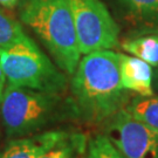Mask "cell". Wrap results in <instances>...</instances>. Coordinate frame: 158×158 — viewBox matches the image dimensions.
<instances>
[{"instance_id": "cell-8", "label": "cell", "mask_w": 158, "mask_h": 158, "mask_svg": "<svg viewBox=\"0 0 158 158\" xmlns=\"http://www.w3.org/2000/svg\"><path fill=\"white\" fill-rule=\"evenodd\" d=\"M68 131L49 130L11 139L0 151V158H39L60 142Z\"/></svg>"}, {"instance_id": "cell-7", "label": "cell", "mask_w": 158, "mask_h": 158, "mask_svg": "<svg viewBox=\"0 0 158 158\" xmlns=\"http://www.w3.org/2000/svg\"><path fill=\"white\" fill-rule=\"evenodd\" d=\"M131 34H158V0H109Z\"/></svg>"}, {"instance_id": "cell-14", "label": "cell", "mask_w": 158, "mask_h": 158, "mask_svg": "<svg viewBox=\"0 0 158 158\" xmlns=\"http://www.w3.org/2000/svg\"><path fill=\"white\" fill-rule=\"evenodd\" d=\"M88 158H124L104 134H98L88 142Z\"/></svg>"}, {"instance_id": "cell-13", "label": "cell", "mask_w": 158, "mask_h": 158, "mask_svg": "<svg viewBox=\"0 0 158 158\" xmlns=\"http://www.w3.org/2000/svg\"><path fill=\"white\" fill-rule=\"evenodd\" d=\"M27 39L21 25L0 10V49L10 48Z\"/></svg>"}, {"instance_id": "cell-15", "label": "cell", "mask_w": 158, "mask_h": 158, "mask_svg": "<svg viewBox=\"0 0 158 158\" xmlns=\"http://www.w3.org/2000/svg\"><path fill=\"white\" fill-rule=\"evenodd\" d=\"M5 88H6V76L5 74H4V72H2V68L0 66V102L2 100Z\"/></svg>"}, {"instance_id": "cell-17", "label": "cell", "mask_w": 158, "mask_h": 158, "mask_svg": "<svg viewBox=\"0 0 158 158\" xmlns=\"http://www.w3.org/2000/svg\"><path fill=\"white\" fill-rule=\"evenodd\" d=\"M4 136H5V131H4V128H2V123H1V117H0V145H1V143H2Z\"/></svg>"}, {"instance_id": "cell-16", "label": "cell", "mask_w": 158, "mask_h": 158, "mask_svg": "<svg viewBox=\"0 0 158 158\" xmlns=\"http://www.w3.org/2000/svg\"><path fill=\"white\" fill-rule=\"evenodd\" d=\"M20 0H0V5L7 8H14L19 4Z\"/></svg>"}, {"instance_id": "cell-9", "label": "cell", "mask_w": 158, "mask_h": 158, "mask_svg": "<svg viewBox=\"0 0 158 158\" xmlns=\"http://www.w3.org/2000/svg\"><path fill=\"white\" fill-rule=\"evenodd\" d=\"M119 76L127 91L148 97L153 95L151 66L136 56L119 54Z\"/></svg>"}, {"instance_id": "cell-6", "label": "cell", "mask_w": 158, "mask_h": 158, "mask_svg": "<svg viewBox=\"0 0 158 158\" xmlns=\"http://www.w3.org/2000/svg\"><path fill=\"white\" fill-rule=\"evenodd\" d=\"M104 135L124 158H158V130L125 108L108 119Z\"/></svg>"}, {"instance_id": "cell-11", "label": "cell", "mask_w": 158, "mask_h": 158, "mask_svg": "<svg viewBox=\"0 0 158 158\" xmlns=\"http://www.w3.org/2000/svg\"><path fill=\"white\" fill-rule=\"evenodd\" d=\"M85 137L82 134L67 132L60 142L39 158H76L85 151Z\"/></svg>"}, {"instance_id": "cell-12", "label": "cell", "mask_w": 158, "mask_h": 158, "mask_svg": "<svg viewBox=\"0 0 158 158\" xmlns=\"http://www.w3.org/2000/svg\"><path fill=\"white\" fill-rule=\"evenodd\" d=\"M124 108L134 117L158 130V96H141Z\"/></svg>"}, {"instance_id": "cell-3", "label": "cell", "mask_w": 158, "mask_h": 158, "mask_svg": "<svg viewBox=\"0 0 158 158\" xmlns=\"http://www.w3.org/2000/svg\"><path fill=\"white\" fill-rule=\"evenodd\" d=\"M70 116H76L73 102L62 93L7 85L0 102L1 123L8 139L34 135Z\"/></svg>"}, {"instance_id": "cell-2", "label": "cell", "mask_w": 158, "mask_h": 158, "mask_svg": "<svg viewBox=\"0 0 158 158\" xmlns=\"http://www.w3.org/2000/svg\"><path fill=\"white\" fill-rule=\"evenodd\" d=\"M19 15L39 36L57 67L73 75L81 51L69 0H21Z\"/></svg>"}, {"instance_id": "cell-1", "label": "cell", "mask_w": 158, "mask_h": 158, "mask_svg": "<svg viewBox=\"0 0 158 158\" xmlns=\"http://www.w3.org/2000/svg\"><path fill=\"white\" fill-rule=\"evenodd\" d=\"M70 89L77 118L88 123L108 121L128 100L121 83L119 54L110 49L85 54L74 72Z\"/></svg>"}, {"instance_id": "cell-18", "label": "cell", "mask_w": 158, "mask_h": 158, "mask_svg": "<svg viewBox=\"0 0 158 158\" xmlns=\"http://www.w3.org/2000/svg\"><path fill=\"white\" fill-rule=\"evenodd\" d=\"M155 83H156V87L158 89V67H157V73H156V76H155Z\"/></svg>"}, {"instance_id": "cell-5", "label": "cell", "mask_w": 158, "mask_h": 158, "mask_svg": "<svg viewBox=\"0 0 158 158\" xmlns=\"http://www.w3.org/2000/svg\"><path fill=\"white\" fill-rule=\"evenodd\" d=\"M69 2L81 54L117 46L119 27L103 0H69Z\"/></svg>"}, {"instance_id": "cell-4", "label": "cell", "mask_w": 158, "mask_h": 158, "mask_svg": "<svg viewBox=\"0 0 158 158\" xmlns=\"http://www.w3.org/2000/svg\"><path fill=\"white\" fill-rule=\"evenodd\" d=\"M0 66L8 85L49 93L66 90V76L31 38L0 49Z\"/></svg>"}, {"instance_id": "cell-10", "label": "cell", "mask_w": 158, "mask_h": 158, "mask_svg": "<svg viewBox=\"0 0 158 158\" xmlns=\"http://www.w3.org/2000/svg\"><path fill=\"white\" fill-rule=\"evenodd\" d=\"M122 49L143 60L151 67H158V34L135 35L121 42Z\"/></svg>"}]
</instances>
